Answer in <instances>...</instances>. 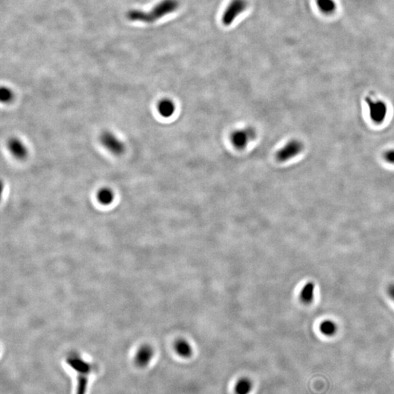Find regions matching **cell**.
<instances>
[{"label": "cell", "instance_id": "cell-1", "mask_svg": "<svg viewBox=\"0 0 394 394\" xmlns=\"http://www.w3.org/2000/svg\"><path fill=\"white\" fill-rule=\"evenodd\" d=\"M179 7L177 0H162L148 12L142 10H131L128 13L127 18L132 21H141L151 23L161 19L166 15L176 11Z\"/></svg>", "mask_w": 394, "mask_h": 394}, {"label": "cell", "instance_id": "cell-2", "mask_svg": "<svg viewBox=\"0 0 394 394\" xmlns=\"http://www.w3.org/2000/svg\"><path fill=\"white\" fill-rule=\"evenodd\" d=\"M256 137V130L251 127L239 129L232 132L230 139L232 145L237 149H243Z\"/></svg>", "mask_w": 394, "mask_h": 394}, {"label": "cell", "instance_id": "cell-3", "mask_svg": "<svg viewBox=\"0 0 394 394\" xmlns=\"http://www.w3.org/2000/svg\"><path fill=\"white\" fill-rule=\"evenodd\" d=\"M247 5L245 0H232L222 16L223 25L229 26L232 24L236 18L246 9Z\"/></svg>", "mask_w": 394, "mask_h": 394}, {"label": "cell", "instance_id": "cell-4", "mask_svg": "<svg viewBox=\"0 0 394 394\" xmlns=\"http://www.w3.org/2000/svg\"><path fill=\"white\" fill-rule=\"evenodd\" d=\"M101 145L114 155H120L124 152V144L114 135L110 132H104L100 136Z\"/></svg>", "mask_w": 394, "mask_h": 394}, {"label": "cell", "instance_id": "cell-5", "mask_svg": "<svg viewBox=\"0 0 394 394\" xmlns=\"http://www.w3.org/2000/svg\"><path fill=\"white\" fill-rule=\"evenodd\" d=\"M302 149V143L299 141L294 139L288 142L281 149L279 150L276 157L278 161L284 162L295 158L301 153Z\"/></svg>", "mask_w": 394, "mask_h": 394}, {"label": "cell", "instance_id": "cell-6", "mask_svg": "<svg viewBox=\"0 0 394 394\" xmlns=\"http://www.w3.org/2000/svg\"><path fill=\"white\" fill-rule=\"evenodd\" d=\"M369 106L370 116L372 120L376 123H381L387 115V106L382 101H374L370 98H366Z\"/></svg>", "mask_w": 394, "mask_h": 394}, {"label": "cell", "instance_id": "cell-7", "mask_svg": "<svg viewBox=\"0 0 394 394\" xmlns=\"http://www.w3.org/2000/svg\"><path fill=\"white\" fill-rule=\"evenodd\" d=\"M154 349L150 345L140 347L135 355V363L139 367H145L154 358Z\"/></svg>", "mask_w": 394, "mask_h": 394}, {"label": "cell", "instance_id": "cell-8", "mask_svg": "<svg viewBox=\"0 0 394 394\" xmlns=\"http://www.w3.org/2000/svg\"><path fill=\"white\" fill-rule=\"evenodd\" d=\"M7 148L10 154L18 159H23L27 156V148L19 139L13 138L10 139L7 144Z\"/></svg>", "mask_w": 394, "mask_h": 394}, {"label": "cell", "instance_id": "cell-9", "mask_svg": "<svg viewBox=\"0 0 394 394\" xmlns=\"http://www.w3.org/2000/svg\"><path fill=\"white\" fill-rule=\"evenodd\" d=\"M67 364L79 374L80 373L89 374L92 370L90 364L78 355H71L67 358Z\"/></svg>", "mask_w": 394, "mask_h": 394}, {"label": "cell", "instance_id": "cell-10", "mask_svg": "<svg viewBox=\"0 0 394 394\" xmlns=\"http://www.w3.org/2000/svg\"><path fill=\"white\" fill-rule=\"evenodd\" d=\"M175 351L182 358H189L193 355V348L186 339H178L174 345Z\"/></svg>", "mask_w": 394, "mask_h": 394}, {"label": "cell", "instance_id": "cell-11", "mask_svg": "<svg viewBox=\"0 0 394 394\" xmlns=\"http://www.w3.org/2000/svg\"><path fill=\"white\" fill-rule=\"evenodd\" d=\"M254 389V383L248 377L238 379L234 387L235 394H251Z\"/></svg>", "mask_w": 394, "mask_h": 394}, {"label": "cell", "instance_id": "cell-12", "mask_svg": "<svg viewBox=\"0 0 394 394\" xmlns=\"http://www.w3.org/2000/svg\"><path fill=\"white\" fill-rule=\"evenodd\" d=\"M158 111L164 118H170L176 111L174 102L169 98H164L158 102Z\"/></svg>", "mask_w": 394, "mask_h": 394}, {"label": "cell", "instance_id": "cell-13", "mask_svg": "<svg viewBox=\"0 0 394 394\" xmlns=\"http://www.w3.org/2000/svg\"><path fill=\"white\" fill-rule=\"evenodd\" d=\"M315 285L312 282L306 283L300 292V299L304 304H308L314 298Z\"/></svg>", "mask_w": 394, "mask_h": 394}, {"label": "cell", "instance_id": "cell-14", "mask_svg": "<svg viewBox=\"0 0 394 394\" xmlns=\"http://www.w3.org/2000/svg\"><path fill=\"white\" fill-rule=\"evenodd\" d=\"M97 197H98V202L103 205H109L114 200V194H113V191L108 188L100 189Z\"/></svg>", "mask_w": 394, "mask_h": 394}, {"label": "cell", "instance_id": "cell-15", "mask_svg": "<svg viewBox=\"0 0 394 394\" xmlns=\"http://www.w3.org/2000/svg\"><path fill=\"white\" fill-rule=\"evenodd\" d=\"M337 330L336 323L330 320H324L320 325V331L326 336H333Z\"/></svg>", "mask_w": 394, "mask_h": 394}, {"label": "cell", "instance_id": "cell-16", "mask_svg": "<svg viewBox=\"0 0 394 394\" xmlns=\"http://www.w3.org/2000/svg\"><path fill=\"white\" fill-rule=\"evenodd\" d=\"M316 3L319 10L326 14L333 13L336 7L335 0H316Z\"/></svg>", "mask_w": 394, "mask_h": 394}, {"label": "cell", "instance_id": "cell-17", "mask_svg": "<svg viewBox=\"0 0 394 394\" xmlns=\"http://www.w3.org/2000/svg\"><path fill=\"white\" fill-rule=\"evenodd\" d=\"M89 374L80 373L79 375V381H78L77 394H86L87 390L88 383L89 379L87 375Z\"/></svg>", "mask_w": 394, "mask_h": 394}, {"label": "cell", "instance_id": "cell-18", "mask_svg": "<svg viewBox=\"0 0 394 394\" xmlns=\"http://www.w3.org/2000/svg\"><path fill=\"white\" fill-rule=\"evenodd\" d=\"M13 98V93L10 89L7 87H2L0 90V99L1 102L8 103Z\"/></svg>", "mask_w": 394, "mask_h": 394}, {"label": "cell", "instance_id": "cell-19", "mask_svg": "<svg viewBox=\"0 0 394 394\" xmlns=\"http://www.w3.org/2000/svg\"><path fill=\"white\" fill-rule=\"evenodd\" d=\"M384 158L387 162L394 164V149L386 151L384 154Z\"/></svg>", "mask_w": 394, "mask_h": 394}, {"label": "cell", "instance_id": "cell-20", "mask_svg": "<svg viewBox=\"0 0 394 394\" xmlns=\"http://www.w3.org/2000/svg\"><path fill=\"white\" fill-rule=\"evenodd\" d=\"M388 295L394 301V284L390 285L387 289Z\"/></svg>", "mask_w": 394, "mask_h": 394}]
</instances>
